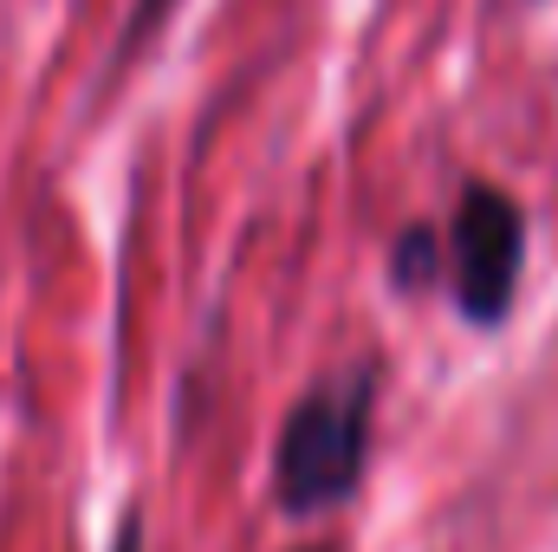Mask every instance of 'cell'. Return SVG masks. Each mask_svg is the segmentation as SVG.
Listing matches in <instances>:
<instances>
[{"instance_id":"obj_2","label":"cell","mask_w":558,"mask_h":552,"mask_svg":"<svg viewBox=\"0 0 558 552\" xmlns=\"http://www.w3.org/2000/svg\"><path fill=\"white\" fill-rule=\"evenodd\" d=\"M448 254H454V292H461V312L474 325H494L507 305H513V286H520V254H526V221H520V202L474 182L454 208V235H448Z\"/></svg>"},{"instance_id":"obj_3","label":"cell","mask_w":558,"mask_h":552,"mask_svg":"<svg viewBox=\"0 0 558 552\" xmlns=\"http://www.w3.org/2000/svg\"><path fill=\"white\" fill-rule=\"evenodd\" d=\"M169 13H175V0H137V13H131V26H124V46H118V59H137L143 39H149Z\"/></svg>"},{"instance_id":"obj_4","label":"cell","mask_w":558,"mask_h":552,"mask_svg":"<svg viewBox=\"0 0 558 552\" xmlns=\"http://www.w3.org/2000/svg\"><path fill=\"white\" fill-rule=\"evenodd\" d=\"M428 267H435V261H428V235H403V241H397V279H428Z\"/></svg>"},{"instance_id":"obj_5","label":"cell","mask_w":558,"mask_h":552,"mask_svg":"<svg viewBox=\"0 0 558 552\" xmlns=\"http://www.w3.org/2000/svg\"><path fill=\"white\" fill-rule=\"evenodd\" d=\"M111 552H143V527L137 520H124V533H118V547Z\"/></svg>"},{"instance_id":"obj_1","label":"cell","mask_w":558,"mask_h":552,"mask_svg":"<svg viewBox=\"0 0 558 552\" xmlns=\"http://www.w3.org/2000/svg\"><path fill=\"white\" fill-rule=\"evenodd\" d=\"M371 371H344L325 377L312 397H299V410L279 429L274 481L286 514H325L338 501H351L364 455H371Z\"/></svg>"}]
</instances>
